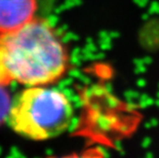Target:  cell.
I'll return each mask as SVG.
<instances>
[{
    "label": "cell",
    "instance_id": "obj_3",
    "mask_svg": "<svg viewBox=\"0 0 159 158\" xmlns=\"http://www.w3.org/2000/svg\"><path fill=\"white\" fill-rule=\"evenodd\" d=\"M37 0H0V34L21 28L35 19Z\"/></svg>",
    "mask_w": 159,
    "mask_h": 158
},
{
    "label": "cell",
    "instance_id": "obj_2",
    "mask_svg": "<svg viewBox=\"0 0 159 158\" xmlns=\"http://www.w3.org/2000/svg\"><path fill=\"white\" fill-rule=\"evenodd\" d=\"M74 109L69 97L46 85L27 86L11 104L7 122L13 132L33 141L56 138L69 129Z\"/></svg>",
    "mask_w": 159,
    "mask_h": 158
},
{
    "label": "cell",
    "instance_id": "obj_4",
    "mask_svg": "<svg viewBox=\"0 0 159 158\" xmlns=\"http://www.w3.org/2000/svg\"><path fill=\"white\" fill-rule=\"evenodd\" d=\"M3 86L4 85L0 84V123L4 121V119H7L8 111L11 104V102H9L7 93L4 90Z\"/></svg>",
    "mask_w": 159,
    "mask_h": 158
},
{
    "label": "cell",
    "instance_id": "obj_1",
    "mask_svg": "<svg viewBox=\"0 0 159 158\" xmlns=\"http://www.w3.org/2000/svg\"><path fill=\"white\" fill-rule=\"evenodd\" d=\"M69 56L55 29L34 19L15 31L0 34L2 84L15 81L26 86L47 85L62 78Z\"/></svg>",
    "mask_w": 159,
    "mask_h": 158
}]
</instances>
